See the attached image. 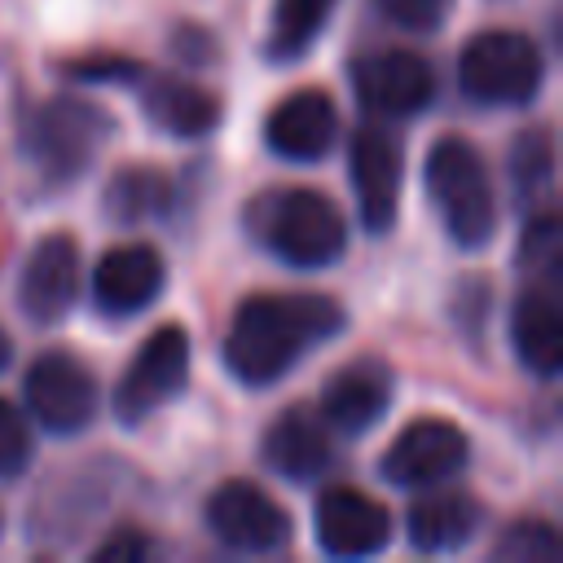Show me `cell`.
<instances>
[{
    "mask_svg": "<svg viewBox=\"0 0 563 563\" xmlns=\"http://www.w3.org/2000/svg\"><path fill=\"white\" fill-rule=\"evenodd\" d=\"M246 229L251 238L290 268H330L347 251V220L343 211L317 194V189H264L246 202Z\"/></svg>",
    "mask_w": 563,
    "mask_h": 563,
    "instance_id": "7a4b0ae2",
    "label": "cell"
},
{
    "mask_svg": "<svg viewBox=\"0 0 563 563\" xmlns=\"http://www.w3.org/2000/svg\"><path fill=\"white\" fill-rule=\"evenodd\" d=\"M9 356H13V343H9V334H4V330H0V369H4V365H9Z\"/></svg>",
    "mask_w": 563,
    "mask_h": 563,
    "instance_id": "f1b7e54d",
    "label": "cell"
},
{
    "mask_svg": "<svg viewBox=\"0 0 563 563\" xmlns=\"http://www.w3.org/2000/svg\"><path fill=\"white\" fill-rule=\"evenodd\" d=\"M110 128H114L110 114H101L92 101L53 97L26 110L18 141L35 180L44 189H62V185H75L97 163Z\"/></svg>",
    "mask_w": 563,
    "mask_h": 563,
    "instance_id": "277c9868",
    "label": "cell"
},
{
    "mask_svg": "<svg viewBox=\"0 0 563 563\" xmlns=\"http://www.w3.org/2000/svg\"><path fill=\"white\" fill-rule=\"evenodd\" d=\"M347 180L356 194V216L365 233H387L400 211L405 145L383 123H361L347 141Z\"/></svg>",
    "mask_w": 563,
    "mask_h": 563,
    "instance_id": "ba28073f",
    "label": "cell"
},
{
    "mask_svg": "<svg viewBox=\"0 0 563 563\" xmlns=\"http://www.w3.org/2000/svg\"><path fill=\"white\" fill-rule=\"evenodd\" d=\"M356 101L374 119H413L435 101V70L409 48H374L347 66Z\"/></svg>",
    "mask_w": 563,
    "mask_h": 563,
    "instance_id": "30bf717a",
    "label": "cell"
},
{
    "mask_svg": "<svg viewBox=\"0 0 563 563\" xmlns=\"http://www.w3.org/2000/svg\"><path fill=\"white\" fill-rule=\"evenodd\" d=\"M519 264L528 268V282H550L559 286V268H563V233H559V216L554 211H537L519 238Z\"/></svg>",
    "mask_w": 563,
    "mask_h": 563,
    "instance_id": "cb8c5ba5",
    "label": "cell"
},
{
    "mask_svg": "<svg viewBox=\"0 0 563 563\" xmlns=\"http://www.w3.org/2000/svg\"><path fill=\"white\" fill-rule=\"evenodd\" d=\"M176 202L172 180L158 167H123L114 172V180L101 194V207L114 224H145V220H163Z\"/></svg>",
    "mask_w": 563,
    "mask_h": 563,
    "instance_id": "44dd1931",
    "label": "cell"
},
{
    "mask_svg": "<svg viewBox=\"0 0 563 563\" xmlns=\"http://www.w3.org/2000/svg\"><path fill=\"white\" fill-rule=\"evenodd\" d=\"M343 325L347 312L330 295H251L229 321L224 369L242 387H273Z\"/></svg>",
    "mask_w": 563,
    "mask_h": 563,
    "instance_id": "6da1fadb",
    "label": "cell"
},
{
    "mask_svg": "<svg viewBox=\"0 0 563 563\" xmlns=\"http://www.w3.org/2000/svg\"><path fill=\"white\" fill-rule=\"evenodd\" d=\"M493 559H501V563H550V559H559V537L545 519H523V523L506 528V537L493 545Z\"/></svg>",
    "mask_w": 563,
    "mask_h": 563,
    "instance_id": "d4e9b609",
    "label": "cell"
},
{
    "mask_svg": "<svg viewBox=\"0 0 563 563\" xmlns=\"http://www.w3.org/2000/svg\"><path fill=\"white\" fill-rule=\"evenodd\" d=\"M22 396H26V413L48 435H79L92 427V418L101 409L92 369L75 352H62V347H53L26 365Z\"/></svg>",
    "mask_w": 563,
    "mask_h": 563,
    "instance_id": "8992f818",
    "label": "cell"
},
{
    "mask_svg": "<svg viewBox=\"0 0 563 563\" xmlns=\"http://www.w3.org/2000/svg\"><path fill=\"white\" fill-rule=\"evenodd\" d=\"M545 84V57L523 31H475L457 53V88L471 106L519 110L532 106Z\"/></svg>",
    "mask_w": 563,
    "mask_h": 563,
    "instance_id": "5b68a950",
    "label": "cell"
},
{
    "mask_svg": "<svg viewBox=\"0 0 563 563\" xmlns=\"http://www.w3.org/2000/svg\"><path fill=\"white\" fill-rule=\"evenodd\" d=\"M207 528L238 554H277L290 541V515L251 479H224L207 497Z\"/></svg>",
    "mask_w": 563,
    "mask_h": 563,
    "instance_id": "8fae6325",
    "label": "cell"
},
{
    "mask_svg": "<svg viewBox=\"0 0 563 563\" xmlns=\"http://www.w3.org/2000/svg\"><path fill=\"white\" fill-rule=\"evenodd\" d=\"M150 554H154V541H150L145 532H136V528H114V532L92 550L97 563H141V559H150Z\"/></svg>",
    "mask_w": 563,
    "mask_h": 563,
    "instance_id": "83f0119b",
    "label": "cell"
},
{
    "mask_svg": "<svg viewBox=\"0 0 563 563\" xmlns=\"http://www.w3.org/2000/svg\"><path fill=\"white\" fill-rule=\"evenodd\" d=\"M339 136V110L325 92L299 88L282 97L264 119V145L286 163H317Z\"/></svg>",
    "mask_w": 563,
    "mask_h": 563,
    "instance_id": "ac0fdd59",
    "label": "cell"
},
{
    "mask_svg": "<svg viewBox=\"0 0 563 563\" xmlns=\"http://www.w3.org/2000/svg\"><path fill=\"white\" fill-rule=\"evenodd\" d=\"M422 189L444 233L462 251H479L497 233V194L484 154L466 136H440L422 158Z\"/></svg>",
    "mask_w": 563,
    "mask_h": 563,
    "instance_id": "3957f363",
    "label": "cell"
},
{
    "mask_svg": "<svg viewBox=\"0 0 563 563\" xmlns=\"http://www.w3.org/2000/svg\"><path fill=\"white\" fill-rule=\"evenodd\" d=\"M396 400V374L391 365H383L378 356H361V361H347L343 369H334L325 378V391H321V418L334 427V431H347V435H365L369 427H378V418L391 409Z\"/></svg>",
    "mask_w": 563,
    "mask_h": 563,
    "instance_id": "2e32d148",
    "label": "cell"
},
{
    "mask_svg": "<svg viewBox=\"0 0 563 563\" xmlns=\"http://www.w3.org/2000/svg\"><path fill=\"white\" fill-rule=\"evenodd\" d=\"M163 282H167V264L154 246L145 242H128V246H114L97 260L92 268V303L101 317L110 321H128L136 312H145L158 295H163Z\"/></svg>",
    "mask_w": 563,
    "mask_h": 563,
    "instance_id": "9a60e30c",
    "label": "cell"
},
{
    "mask_svg": "<svg viewBox=\"0 0 563 563\" xmlns=\"http://www.w3.org/2000/svg\"><path fill=\"white\" fill-rule=\"evenodd\" d=\"M339 0H273V22H268V62H299L321 31L330 26Z\"/></svg>",
    "mask_w": 563,
    "mask_h": 563,
    "instance_id": "7402d4cb",
    "label": "cell"
},
{
    "mask_svg": "<svg viewBox=\"0 0 563 563\" xmlns=\"http://www.w3.org/2000/svg\"><path fill=\"white\" fill-rule=\"evenodd\" d=\"M510 189L523 211H537V202L554 189V141L545 128L519 132L510 145Z\"/></svg>",
    "mask_w": 563,
    "mask_h": 563,
    "instance_id": "603a6c76",
    "label": "cell"
},
{
    "mask_svg": "<svg viewBox=\"0 0 563 563\" xmlns=\"http://www.w3.org/2000/svg\"><path fill=\"white\" fill-rule=\"evenodd\" d=\"M409 541L427 554H453L484 528V506L466 493H422L405 515Z\"/></svg>",
    "mask_w": 563,
    "mask_h": 563,
    "instance_id": "ffe728a7",
    "label": "cell"
},
{
    "mask_svg": "<svg viewBox=\"0 0 563 563\" xmlns=\"http://www.w3.org/2000/svg\"><path fill=\"white\" fill-rule=\"evenodd\" d=\"M471 457V440L457 422L449 418H413L387 449H383V479L391 488L418 493V488H435L453 475H462Z\"/></svg>",
    "mask_w": 563,
    "mask_h": 563,
    "instance_id": "9c48e42d",
    "label": "cell"
},
{
    "mask_svg": "<svg viewBox=\"0 0 563 563\" xmlns=\"http://www.w3.org/2000/svg\"><path fill=\"white\" fill-rule=\"evenodd\" d=\"M510 343L515 356L528 374L537 378H559L563 369V308H559V286L532 282L515 308H510Z\"/></svg>",
    "mask_w": 563,
    "mask_h": 563,
    "instance_id": "d6986e66",
    "label": "cell"
},
{
    "mask_svg": "<svg viewBox=\"0 0 563 563\" xmlns=\"http://www.w3.org/2000/svg\"><path fill=\"white\" fill-rule=\"evenodd\" d=\"M189 383V334L180 325H158L128 361L114 387V418L141 427L150 413L172 405Z\"/></svg>",
    "mask_w": 563,
    "mask_h": 563,
    "instance_id": "52a82bcc",
    "label": "cell"
},
{
    "mask_svg": "<svg viewBox=\"0 0 563 563\" xmlns=\"http://www.w3.org/2000/svg\"><path fill=\"white\" fill-rule=\"evenodd\" d=\"M312 532H317V545L330 559H369V554L387 550V541H391V515L369 493L339 484V488H325L317 497Z\"/></svg>",
    "mask_w": 563,
    "mask_h": 563,
    "instance_id": "4fadbf2b",
    "label": "cell"
},
{
    "mask_svg": "<svg viewBox=\"0 0 563 563\" xmlns=\"http://www.w3.org/2000/svg\"><path fill=\"white\" fill-rule=\"evenodd\" d=\"M119 88L136 92L145 119H150L158 132H167V136L198 141V136H207V132L220 123L216 97L202 92L198 84H189L185 75H163V70H150V66L136 62Z\"/></svg>",
    "mask_w": 563,
    "mask_h": 563,
    "instance_id": "5bb4252c",
    "label": "cell"
},
{
    "mask_svg": "<svg viewBox=\"0 0 563 563\" xmlns=\"http://www.w3.org/2000/svg\"><path fill=\"white\" fill-rule=\"evenodd\" d=\"M374 9H378L391 26H400V31L431 35V31H440V26H444V18H449L453 0H374Z\"/></svg>",
    "mask_w": 563,
    "mask_h": 563,
    "instance_id": "4316f807",
    "label": "cell"
},
{
    "mask_svg": "<svg viewBox=\"0 0 563 563\" xmlns=\"http://www.w3.org/2000/svg\"><path fill=\"white\" fill-rule=\"evenodd\" d=\"M79 299V242L48 233L31 246L18 273V308L35 325H57Z\"/></svg>",
    "mask_w": 563,
    "mask_h": 563,
    "instance_id": "7c38bea8",
    "label": "cell"
},
{
    "mask_svg": "<svg viewBox=\"0 0 563 563\" xmlns=\"http://www.w3.org/2000/svg\"><path fill=\"white\" fill-rule=\"evenodd\" d=\"M31 449H35V440H31L26 413L18 405L0 400V479L22 475L31 466Z\"/></svg>",
    "mask_w": 563,
    "mask_h": 563,
    "instance_id": "484cf974",
    "label": "cell"
},
{
    "mask_svg": "<svg viewBox=\"0 0 563 563\" xmlns=\"http://www.w3.org/2000/svg\"><path fill=\"white\" fill-rule=\"evenodd\" d=\"M264 462L282 479L312 484L334 466V427L312 405H290L264 431Z\"/></svg>",
    "mask_w": 563,
    "mask_h": 563,
    "instance_id": "e0dca14e",
    "label": "cell"
}]
</instances>
